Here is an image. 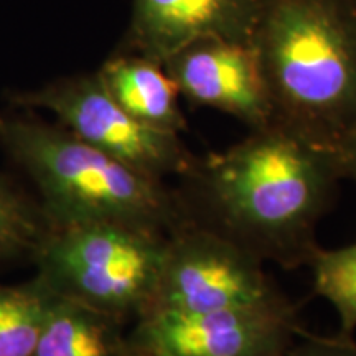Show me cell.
Here are the masks:
<instances>
[{
  "label": "cell",
  "instance_id": "cell-1",
  "mask_svg": "<svg viewBox=\"0 0 356 356\" xmlns=\"http://www.w3.org/2000/svg\"><path fill=\"white\" fill-rule=\"evenodd\" d=\"M341 177L337 150L270 122L222 152L197 157L175 190L191 222L262 262L297 269L320 248L317 226Z\"/></svg>",
  "mask_w": 356,
  "mask_h": 356
},
{
  "label": "cell",
  "instance_id": "cell-2",
  "mask_svg": "<svg viewBox=\"0 0 356 356\" xmlns=\"http://www.w3.org/2000/svg\"><path fill=\"white\" fill-rule=\"evenodd\" d=\"M252 44L273 122L338 152L356 126V0H262Z\"/></svg>",
  "mask_w": 356,
  "mask_h": 356
},
{
  "label": "cell",
  "instance_id": "cell-3",
  "mask_svg": "<svg viewBox=\"0 0 356 356\" xmlns=\"http://www.w3.org/2000/svg\"><path fill=\"white\" fill-rule=\"evenodd\" d=\"M0 144L32 178L50 226L119 222L170 234L190 221L175 188L65 127L0 114Z\"/></svg>",
  "mask_w": 356,
  "mask_h": 356
},
{
  "label": "cell",
  "instance_id": "cell-4",
  "mask_svg": "<svg viewBox=\"0 0 356 356\" xmlns=\"http://www.w3.org/2000/svg\"><path fill=\"white\" fill-rule=\"evenodd\" d=\"M167 243L165 233L119 222L50 226L32 256L53 292L124 322L152 305Z\"/></svg>",
  "mask_w": 356,
  "mask_h": 356
},
{
  "label": "cell",
  "instance_id": "cell-5",
  "mask_svg": "<svg viewBox=\"0 0 356 356\" xmlns=\"http://www.w3.org/2000/svg\"><path fill=\"white\" fill-rule=\"evenodd\" d=\"M262 266L225 236L188 221L168 234L159 287L147 312L197 314L292 305Z\"/></svg>",
  "mask_w": 356,
  "mask_h": 356
},
{
  "label": "cell",
  "instance_id": "cell-6",
  "mask_svg": "<svg viewBox=\"0 0 356 356\" xmlns=\"http://www.w3.org/2000/svg\"><path fill=\"white\" fill-rule=\"evenodd\" d=\"M12 99L20 108L48 111L78 139L157 180L184 177L197 162L180 134L147 126L124 111L97 73L58 79Z\"/></svg>",
  "mask_w": 356,
  "mask_h": 356
},
{
  "label": "cell",
  "instance_id": "cell-7",
  "mask_svg": "<svg viewBox=\"0 0 356 356\" xmlns=\"http://www.w3.org/2000/svg\"><path fill=\"white\" fill-rule=\"evenodd\" d=\"M300 332L293 305L147 312L126 335L124 356H284Z\"/></svg>",
  "mask_w": 356,
  "mask_h": 356
},
{
  "label": "cell",
  "instance_id": "cell-8",
  "mask_svg": "<svg viewBox=\"0 0 356 356\" xmlns=\"http://www.w3.org/2000/svg\"><path fill=\"white\" fill-rule=\"evenodd\" d=\"M190 102L218 109L251 129L273 122V104L252 43L207 40L162 65Z\"/></svg>",
  "mask_w": 356,
  "mask_h": 356
},
{
  "label": "cell",
  "instance_id": "cell-9",
  "mask_svg": "<svg viewBox=\"0 0 356 356\" xmlns=\"http://www.w3.org/2000/svg\"><path fill=\"white\" fill-rule=\"evenodd\" d=\"M262 0H134L126 51L163 65L207 40L252 43Z\"/></svg>",
  "mask_w": 356,
  "mask_h": 356
},
{
  "label": "cell",
  "instance_id": "cell-10",
  "mask_svg": "<svg viewBox=\"0 0 356 356\" xmlns=\"http://www.w3.org/2000/svg\"><path fill=\"white\" fill-rule=\"evenodd\" d=\"M96 73L113 99L137 121L173 134L188 129L178 104L180 91L162 65L124 51Z\"/></svg>",
  "mask_w": 356,
  "mask_h": 356
},
{
  "label": "cell",
  "instance_id": "cell-11",
  "mask_svg": "<svg viewBox=\"0 0 356 356\" xmlns=\"http://www.w3.org/2000/svg\"><path fill=\"white\" fill-rule=\"evenodd\" d=\"M122 323L55 293L32 356H124Z\"/></svg>",
  "mask_w": 356,
  "mask_h": 356
},
{
  "label": "cell",
  "instance_id": "cell-12",
  "mask_svg": "<svg viewBox=\"0 0 356 356\" xmlns=\"http://www.w3.org/2000/svg\"><path fill=\"white\" fill-rule=\"evenodd\" d=\"M55 292L37 275L22 286H0V356H32Z\"/></svg>",
  "mask_w": 356,
  "mask_h": 356
},
{
  "label": "cell",
  "instance_id": "cell-13",
  "mask_svg": "<svg viewBox=\"0 0 356 356\" xmlns=\"http://www.w3.org/2000/svg\"><path fill=\"white\" fill-rule=\"evenodd\" d=\"M314 292L335 309L338 337L353 338L356 330V243L338 249L318 248L312 257Z\"/></svg>",
  "mask_w": 356,
  "mask_h": 356
},
{
  "label": "cell",
  "instance_id": "cell-14",
  "mask_svg": "<svg viewBox=\"0 0 356 356\" xmlns=\"http://www.w3.org/2000/svg\"><path fill=\"white\" fill-rule=\"evenodd\" d=\"M48 228L42 207L30 203L0 177V261L33 254Z\"/></svg>",
  "mask_w": 356,
  "mask_h": 356
},
{
  "label": "cell",
  "instance_id": "cell-15",
  "mask_svg": "<svg viewBox=\"0 0 356 356\" xmlns=\"http://www.w3.org/2000/svg\"><path fill=\"white\" fill-rule=\"evenodd\" d=\"M302 341L287 350L284 356H356V341L353 338L317 337L300 332Z\"/></svg>",
  "mask_w": 356,
  "mask_h": 356
},
{
  "label": "cell",
  "instance_id": "cell-16",
  "mask_svg": "<svg viewBox=\"0 0 356 356\" xmlns=\"http://www.w3.org/2000/svg\"><path fill=\"white\" fill-rule=\"evenodd\" d=\"M338 155H340L341 168H343V177H351L356 180V126L341 142Z\"/></svg>",
  "mask_w": 356,
  "mask_h": 356
}]
</instances>
